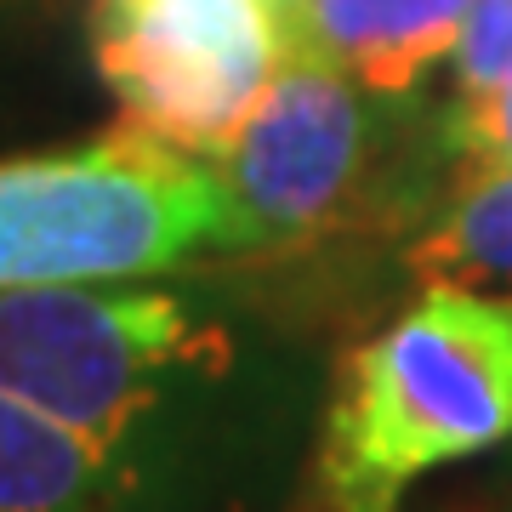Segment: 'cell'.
<instances>
[{
    "instance_id": "4",
    "label": "cell",
    "mask_w": 512,
    "mask_h": 512,
    "mask_svg": "<svg viewBox=\"0 0 512 512\" xmlns=\"http://www.w3.org/2000/svg\"><path fill=\"white\" fill-rule=\"evenodd\" d=\"M92 46L126 126L200 160L234 143L296 52L274 0H97Z\"/></svg>"
},
{
    "instance_id": "2",
    "label": "cell",
    "mask_w": 512,
    "mask_h": 512,
    "mask_svg": "<svg viewBox=\"0 0 512 512\" xmlns=\"http://www.w3.org/2000/svg\"><path fill=\"white\" fill-rule=\"evenodd\" d=\"M228 359L222 319L183 291L120 279L0 291V393L143 473L171 410Z\"/></svg>"
},
{
    "instance_id": "6",
    "label": "cell",
    "mask_w": 512,
    "mask_h": 512,
    "mask_svg": "<svg viewBox=\"0 0 512 512\" xmlns=\"http://www.w3.org/2000/svg\"><path fill=\"white\" fill-rule=\"evenodd\" d=\"M473 0H296V52L342 69L382 103L410 97L456 52Z\"/></svg>"
},
{
    "instance_id": "9",
    "label": "cell",
    "mask_w": 512,
    "mask_h": 512,
    "mask_svg": "<svg viewBox=\"0 0 512 512\" xmlns=\"http://www.w3.org/2000/svg\"><path fill=\"white\" fill-rule=\"evenodd\" d=\"M444 137L473 165H512V80L495 97L456 103L444 120Z\"/></svg>"
},
{
    "instance_id": "5",
    "label": "cell",
    "mask_w": 512,
    "mask_h": 512,
    "mask_svg": "<svg viewBox=\"0 0 512 512\" xmlns=\"http://www.w3.org/2000/svg\"><path fill=\"white\" fill-rule=\"evenodd\" d=\"M376 131L365 86L319 57L291 52L234 143L211 154L228 200V251L308 245L348 222L370 188Z\"/></svg>"
},
{
    "instance_id": "1",
    "label": "cell",
    "mask_w": 512,
    "mask_h": 512,
    "mask_svg": "<svg viewBox=\"0 0 512 512\" xmlns=\"http://www.w3.org/2000/svg\"><path fill=\"white\" fill-rule=\"evenodd\" d=\"M512 439V296L427 285L342 359L313 456L319 512H399L404 490Z\"/></svg>"
},
{
    "instance_id": "8",
    "label": "cell",
    "mask_w": 512,
    "mask_h": 512,
    "mask_svg": "<svg viewBox=\"0 0 512 512\" xmlns=\"http://www.w3.org/2000/svg\"><path fill=\"white\" fill-rule=\"evenodd\" d=\"M404 268L427 285H512V165H478L404 245Z\"/></svg>"
},
{
    "instance_id": "3",
    "label": "cell",
    "mask_w": 512,
    "mask_h": 512,
    "mask_svg": "<svg viewBox=\"0 0 512 512\" xmlns=\"http://www.w3.org/2000/svg\"><path fill=\"white\" fill-rule=\"evenodd\" d=\"M200 251H228V200L200 154L126 126L0 160V291L148 279Z\"/></svg>"
},
{
    "instance_id": "7",
    "label": "cell",
    "mask_w": 512,
    "mask_h": 512,
    "mask_svg": "<svg viewBox=\"0 0 512 512\" xmlns=\"http://www.w3.org/2000/svg\"><path fill=\"white\" fill-rule=\"evenodd\" d=\"M143 467L103 456L0 393V512H131L143 501Z\"/></svg>"
},
{
    "instance_id": "10",
    "label": "cell",
    "mask_w": 512,
    "mask_h": 512,
    "mask_svg": "<svg viewBox=\"0 0 512 512\" xmlns=\"http://www.w3.org/2000/svg\"><path fill=\"white\" fill-rule=\"evenodd\" d=\"M274 6H285V12H291V6H296V0H274Z\"/></svg>"
}]
</instances>
